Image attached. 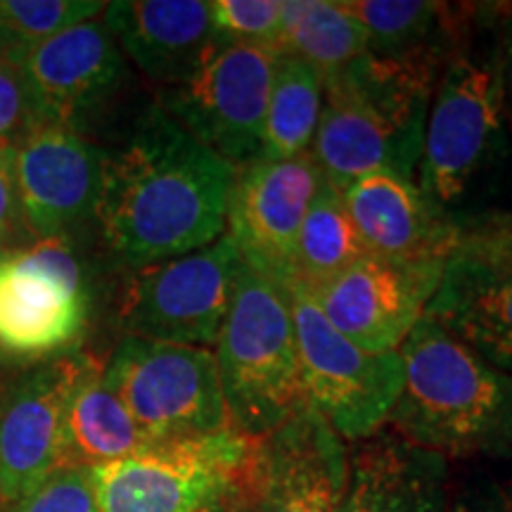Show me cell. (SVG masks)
<instances>
[{"label": "cell", "mask_w": 512, "mask_h": 512, "mask_svg": "<svg viewBox=\"0 0 512 512\" xmlns=\"http://www.w3.org/2000/svg\"><path fill=\"white\" fill-rule=\"evenodd\" d=\"M283 0H214L211 24L221 43H247L278 53Z\"/></svg>", "instance_id": "28"}, {"label": "cell", "mask_w": 512, "mask_h": 512, "mask_svg": "<svg viewBox=\"0 0 512 512\" xmlns=\"http://www.w3.org/2000/svg\"><path fill=\"white\" fill-rule=\"evenodd\" d=\"M323 176L311 152L235 171L226 233L240 259L287 292L294 240Z\"/></svg>", "instance_id": "14"}, {"label": "cell", "mask_w": 512, "mask_h": 512, "mask_svg": "<svg viewBox=\"0 0 512 512\" xmlns=\"http://www.w3.org/2000/svg\"><path fill=\"white\" fill-rule=\"evenodd\" d=\"M498 76H501L503 117L512 126V12L505 17L498 43Z\"/></svg>", "instance_id": "33"}, {"label": "cell", "mask_w": 512, "mask_h": 512, "mask_svg": "<svg viewBox=\"0 0 512 512\" xmlns=\"http://www.w3.org/2000/svg\"><path fill=\"white\" fill-rule=\"evenodd\" d=\"M441 69L361 55L323 83L311 145L320 176L339 190L370 174L415 178Z\"/></svg>", "instance_id": "3"}, {"label": "cell", "mask_w": 512, "mask_h": 512, "mask_svg": "<svg viewBox=\"0 0 512 512\" xmlns=\"http://www.w3.org/2000/svg\"><path fill=\"white\" fill-rule=\"evenodd\" d=\"M102 22L124 57L159 86H183L197 74L219 38L204 0H119Z\"/></svg>", "instance_id": "20"}, {"label": "cell", "mask_w": 512, "mask_h": 512, "mask_svg": "<svg viewBox=\"0 0 512 512\" xmlns=\"http://www.w3.org/2000/svg\"><path fill=\"white\" fill-rule=\"evenodd\" d=\"M349 475V448L309 403L259 441V512H339Z\"/></svg>", "instance_id": "17"}, {"label": "cell", "mask_w": 512, "mask_h": 512, "mask_svg": "<svg viewBox=\"0 0 512 512\" xmlns=\"http://www.w3.org/2000/svg\"><path fill=\"white\" fill-rule=\"evenodd\" d=\"M448 494V460L384 427L349 448L339 512H446Z\"/></svg>", "instance_id": "21"}, {"label": "cell", "mask_w": 512, "mask_h": 512, "mask_svg": "<svg viewBox=\"0 0 512 512\" xmlns=\"http://www.w3.org/2000/svg\"><path fill=\"white\" fill-rule=\"evenodd\" d=\"M503 124L498 50L479 57L465 43L434 88L415 174L427 200L451 219H463L467 195L496 159Z\"/></svg>", "instance_id": "5"}, {"label": "cell", "mask_w": 512, "mask_h": 512, "mask_svg": "<svg viewBox=\"0 0 512 512\" xmlns=\"http://www.w3.org/2000/svg\"><path fill=\"white\" fill-rule=\"evenodd\" d=\"M41 124L46 121L31 93L22 53L0 57V152H15Z\"/></svg>", "instance_id": "29"}, {"label": "cell", "mask_w": 512, "mask_h": 512, "mask_svg": "<svg viewBox=\"0 0 512 512\" xmlns=\"http://www.w3.org/2000/svg\"><path fill=\"white\" fill-rule=\"evenodd\" d=\"M278 53L247 43H216L197 74L166 88L157 105L230 166L256 162Z\"/></svg>", "instance_id": "11"}, {"label": "cell", "mask_w": 512, "mask_h": 512, "mask_svg": "<svg viewBox=\"0 0 512 512\" xmlns=\"http://www.w3.org/2000/svg\"><path fill=\"white\" fill-rule=\"evenodd\" d=\"M259 441L223 430L91 467L98 512H204L254 475Z\"/></svg>", "instance_id": "6"}, {"label": "cell", "mask_w": 512, "mask_h": 512, "mask_svg": "<svg viewBox=\"0 0 512 512\" xmlns=\"http://www.w3.org/2000/svg\"><path fill=\"white\" fill-rule=\"evenodd\" d=\"M320 112H323L320 76L297 57L278 55L259 159H290L311 152Z\"/></svg>", "instance_id": "26"}, {"label": "cell", "mask_w": 512, "mask_h": 512, "mask_svg": "<svg viewBox=\"0 0 512 512\" xmlns=\"http://www.w3.org/2000/svg\"><path fill=\"white\" fill-rule=\"evenodd\" d=\"M8 384H10V377L3 373V370H0V399H3V394H5V389H8Z\"/></svg>", "instance_id": "37"}, {"label": "cell", "mask_w": 512, "mask_h": 512, "mask_svg": "<svg viewBox=\"0 0 512 512\" xmlns=\"http://www.w3.org/2000/svg\"><path fill=\"white\" fill-rule=\"evenodd\" d=\"M22 240H29V233L19 207L12 152H0V242L15 252Z\"/></svg>", "instance_id": "31"}, {"label": "cell", "mask_w": 512, "mask_h": 512, "mask_svg": "<svg viewBox=\"0 0 512 512\" xmlns=\"http://www.w3.org/2000/svg\"><path fill=\"white\" fill-rule=\"evenodd\" d=\"M8 512H98L88 467H62Z\"/></svg>", "instance_id": "30"}, {"label": "cell", "mask_w": 512, "mask_h": 512, "mask_svg": "<svg viewBox=\"0 0 512 512\" xmlns=\"http://www.w3.org/2000/svg\"><path fill=\"white\" fill-rule=\"evenodd\" d=\"M304 399L335 430L356 444L387 427L403 387L399 351L373 354L342 337L318 311L309 292H290Z\"/></svg>", "instance_id": "9"}, {"label": "cell", "mask_w": 512, "mask_h": 512, "mask_svg": "<svg viewBox=\"0 0 512 512\" xmlns=\"http://www.w3.org/2000/svg\"><path fill=\"white\" fill-rule=\"evenodd\" d=\"M403 387L387 427L446 460L512 458V377L427 316L399 349Z\"/></svg>", "instance_id": "2"}, {"label": "cell", "mask_w": 512, "mask_h": 512, "mask_svg": "<svg viewBox=\"0 0 512 512\" xmlns=\"http://www.w3.org/2000/svg\"><path fill=\"white\" fill-rule=\"evenodd\" d=\"M441 271H418L363 256L328 285L309 292L318 311L356 347L399 351L425 316Z\"/></svg>", "instance_id": "16"}, {"label": "cell", "mask_w": 512, "mask_h": 512, "mask_svg": "<svg viewBox=\"0 0 512 512\" xmlns=\"http://www.w3.org/2000/svg\"><path fill=\"white\" fill-rule=\"evenodd\" d=\"M31 93L46 124L79 128L126 79V57L102 19H88L22 53Z\"/></svg>", "instance_id": "19"}, {"label": "cell", "mask_w": 512, "mask_h": 512, "mask_svg": "<svg viewBox=\"0 0 512 512\" xmlns=\"http://www.w3.org/2000/svg\"><path fill=\"white\" fill-rule=\"evenodd\" d=\"M5 512H8V510H5Z\"/></svg>", "instance_id": "40"}, {"label": "cell", "mask_w": 512, "mask_h": 512, "mask_svg": "<svg viewBox=\"0 0 512 512\" xmlns=\"http://www.w3.org/2000/svg\"><path fill=\"white\" fill-rule=\"evenodd\" d=\"M366 53V34L342 0H283L278 55L309 64L325 83Z\"/></svg>", "instance_id": "25"}, {"label": "cell", "mask_w": 512, "mask_h": 512, "mask_svg": "<svg viewBox=\"0 0 512 512\" xmlns=\"http://www.w3.org/2000/svg\"><path fill=\"white\" fill-rule=\"evenodd\" d=\"M204 512H259V503H256V470L245 484L233 491V494H228L223 501L211 505V508Z\"/></svg>", "instance_id": "34"}, {"label": "cell", "mask_w": 512, "mask_h": 512, "mask_svg": "<svg viewBox=\"0 0 512 512\" xmlns=\"http://www.w3.org/2000/svg\"><path fill=\"white\" fill-rule=\"evenodd\" d=\"M425 316L512 377V214L458 221Z\"/></svg>", "instance_id": "8"}, {"label": "cell", "mask_w": 512, "mask_h": 512, "mask_svg": "<svg viewBox=\"0 0 512 512\" xmlns=\"http://www.w3.org/2000/svg\"><path fill=\"white\" fill-rule=\"evenodd\" d=\"M8 508H10V503H8V501H5L3 491H0V512H5V510H8Z\"/></svg>", "instance_id": "38"}, {"label": "cell", "mask_w": 512, "mask_h": 512, "mask_svg": "<svg viewBox=\"0 0 512 512\" xmlns=\"http://www.w3.org/2000/svg\"><path fill=\"white\" fill-rule=\"evenodd\" d=\"M17 46H15V41H12L10 38V34L8 31H5V27L3 24H0V57H5V55H10V53H17ZM19 53H24V50H19Z\"/></svg>", "instance_id": "35"}, {"label": "cell", "mask_w": 512, "mask_h": 512, "mask_svg": "<svg viewBox=\"0 0 512 512\" xmlns=\"http://www.w3.org/2000/svg\"><path fill=\"white\" fill-rule=\"evenodd\" d=\"M361 24L368 53L382 60L430 64L444 72L467 43L477 5L432 0H342Z\"/></svg>", "instance_id": "22"}, {"label": "cell", "mask_w": 512, "mask_h": 512, "mask_svg": "<svg viewBox=\"0 0 512 512\" xmlns=\"http://www.w3.org/2000/svg\"><path fill=\"white\" fill-rule=\"evenodd\" d=\"M105 382L150 444L233 430L214 349L126 337Z\"/></svg>", "instance_id": "7"}, {"label": "cell", "mask_w": 512, "mask_h": 512, "mask_svg": "<svg viewBox=\"0 0 512 512\" xmlns=\"http://www.w3.org/2000/svg\"><path fill=\"white\" fill-rule=\"evenodd\" d=\"M105 150L79 128L41 124L12 152V169L29 238H64L91 219L100 195Z\"/></svg>", "instance_id": "15"}, {"label": "cell", "mask_w": 512, "mask_h": 512, "mask_svg": "<svg viewBox=\"0 0 512 512\" xmlns=\"http://www.w3.org/2000/svg\"><path fill=\"white\" fill-rule=\"evenodd\" d=\"M67 351L10 380L0 399V491L15 505L67 465V406L88 363Z\"/></svg>", "instance_id": "13"}, {"label": "cell", "mask_w": 512, "mask_h": 512, "mask_svg": "<svg viewBox=\"0 0 512 512\" xmlns=\"http://www.w3.org/2000/svg\"><path fill=\"white\" fill-rule=\"evenodd\" d=\"M147 444L136 420L105 382V361L91 354L67 406V465L91 470Z\"/></svg>", "instance_id": "23"}, {"label": "cell", "mask_w": 512, "mask_h": 512, "mask_svg": "<svg viewBox=\"0 0 512 512\" xmlns=\"http://www.w3.org/2000/svg\"><path fill=\"white\" fill-rule=\"evenodd\" d=\"M107 3L95 0H0V24L19 50L48 41L76 24L98 19Z\"/></svg>", "instance_id": "27"}, {"label": "cell", "mask_w": 512, "mask_h": 512, "mask_svg": "<svg viewBox=\"0 0 512 512\" xmlns=\"http://www.w3.org/2000/svg\"><path fill=\"white\" fill-rule=\"evenodd\" d=\"M12 252V249H8V247H5L3 245V242H0V261H3L5 259V256H8Z\"/></svg>", "instance_id": "39"}, {"label": "cell", "mask_w": 512, "mask_h": 512, "mask_svg": "<svg viewBox=\"0 0 512 512\" xmlns=\"http://www.w3.org/2000/svg\"><path fill=\"white\" fill-rule=\"evenodd\" d=\"M214 356L233 430L264 439L306 403L290 294L245 261Z\"/></svg>", "instance_id": "4"}, {"label": "cell", "mask_w": 512, "mask_h": 512, "mask_svg": "<svg viewBox=\"0 0 512 512\" xmlns=\"http://www.w3.org/2000/svg\"><path fill=\"white\" fill-rule=\"evenodd\" d=\"M363 252L387 264L444 271L458 221L427 200L415 178L370 174L344 190Z\"/></svg>", "instance_id": "18"}, {"label": "cell", "mask_w": 512, "mask_h": 512, "mask_svg": "<svg viewBox=\"0 0 512 512\" xmlns=\"http://www.w3.org/2000/svg\"><path fill=\"white\" fill-rule=\"evenodd\" d=\"M498 486H501L505 508H508V512H512V477L508 479V482H498Z\"/></svg>", "instance_id": "36"}, {"label": "cell", "mask_w": 512, "mask_h": 512, "mask_svg": "<svg viewBox=\"0 0 512 512\" xmlns=\"http://www.w3.org/2000/svg\"><path fill=\"white\" fill-rule=\"evenodd\" d=\"M242 259L223 233L197 252L136 268L119 302L126 337L214 349Z\"/></svg>", "instance_id": "10"}, {"label": "cell", "mask_w": 512, "mask_h": 512, "mask_svg": "<svg viewBox=\"0 0 512 512\" xmlns=\"http://www.w3.org/2000/svg\"><path fill=\"white\" fill-rule=\"evenodd\" d=\"M88 318V294L64 238L38 240L0 261V356L41 361L67 354Z\"/></svg>", "instance_id": "12"}, {"label": "cell", "mask_w": 512, "mask_h": 512, "mask_svg": "<svg viewBox=\"0 0 512 512\" xmlns=\"http://www.w3.org/2000/svg\"><path fill=\"white\" fill-rule=\"evenodd\" d=\"M446 512H508L498 482L486 477H472L453 484L448 494Z\"/></svg>", "instance_id": "32"}, {"label": "cell", "mask_w": 512, "mask_h": 512, "mask_svg": "<svg viewBox=\"0 0 512 512\" xmlns=\"http://www.w3.org/2000/svg\"><path fill=\"white\" fill-rule=\"evenodd\" d=\"M235 171L155 102L126 143L105 152L93 216L126 266L176 259L226 233Z\"/></svg>", "instance_id": "1"}, {"label": "cell", "mask_w": 512, "mask_h": 512, "mask_svg": "<svg viewBox=\"0 0 512 512\" xmlns=\"http://www.w3.org/2000/svg\"><path fill=\"white\" fill-rule=\"evenodd\" d=\"M363 256L366 252L349 216L344 192L323 178L294 240L287 292L292 287L316 292Z\"/></svg>", "instance_id": "24"}]
</instances>
